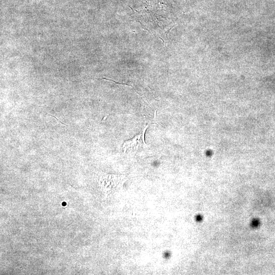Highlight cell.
I'll return each instance as SVG.
<instances>
[{"mask_svg":"<svg viewBox=\"0 0 275 275\" xmlns=\"http://www.w3.org/2000/svg\"><path fill=\"white\" fill-rule=\"evenodd\" d=\"M51 116H52L53 117H54L55 119H56L59 122H60V123H61L62 124H64L65 125H67L66 124H65V123L62 122L60 120H59L57 117H54V116H53L52 115H50Z\"/></svg>","mask_w":275,"mask_h":275,"instance_id":"obj_2","label":"cell"},{"mask_svg":"<svg viewBox=\"0 0 275 275\" xmlns=\"http://www.w3.org/2000/svg\"><path fill=\"white\" fill-rule=\"evenodd\" d=\"M148 125H145L140 133L133 138L125 142L123 145V150L124 153H131L137 151L139 149L146 146L145 141V133Z\"/></svg>","mask_w":275,"mask_h":275,"instance_id":"obj_1","label":"cell"}]
</instances>
